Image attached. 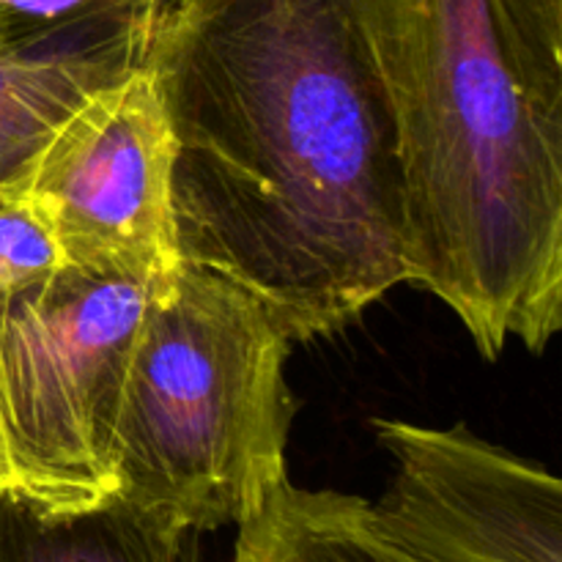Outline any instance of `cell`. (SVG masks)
<instances>
[{"label": "cell", "instance_id": "30bf717a", "mask_svg": "<svg viewBox=\"0 0 562 562\" xmlns=\"http://www.w3.org/2000/svg\"><path fill=\"white\" fill-rule=\"evenodd\" d=\"M64 267V252L44 220L22 203L0 201V296L31 289Z\"/></svg>", "mask_w": 562, "mask_h": 562}, {"label": "cell", "instance_id": "3957f363", "mask_svg": "<svg viewBox=\"0 0 562 562\" xmlns=\"http://www.w3.org/2000/svg\"><path fill=\"white\" fill-rule=\"evenodd\" d=\"M291 346L250 291L181 263L132 346L113 497L198 536L258 514L289 477Z\"/></svg>", "mask_w": 562, "mask_h": 562}, {"label": "cell", "instance_id": "277c9868", "mask_svg": "<svg viewBox=\"0 0 562 562\" xmlns=\"http://www.w3.org/2000/svg\"><path fill=\"white\" fill-rule=\"evenodd\" d=\"M173 280L66 263L0 296V494L49 516L113 499L132 346Z\"/></svg>", "mask_w": 562, "mask_h": 562}, {"label": "cell", "instance_id": "6da1fadb", "mask_svg": "<svg viewBox=\"0 0 562 562\" xmlns=\"http://www.w3.org/2000/svg\"><path fill=\"white\" fill-rule=\"evenodd\" d=\"M146 66L181 263L250 291L291 344L409 283L393 110L340 0H165Z\"/></svg>", "mask_w": 562, "mask_h": 562}, {"label": "cell", "instance_id": "52a82bcc", "mask_svg": "<svg viewBox=\"0 0 562 562\" xmlns=\"http://www.w3.org/2000/svg\"><path fill=\"white\" fill-rule=\"evenodd\" d=\"M157 14L0 31V190L91 93L146 64Z\"/></svg>", "mask_w": 562, "mask_h": 562}, {"label": "cell", "instance_id": "8992f818", "mask_svg": "<svg viewBox=\"0 0 562 562\" xmlns=\"http://www.w3.org/2000/svg\"><path fill=\"white\" fill-rule=\"evenodd\" d=\"M395 459L373 503L406 547L434 562H562V486L552 472L467 426L371 423Z\"/></svg>", "mask_w": 562, "mask_h": 562}, {"label": "cell", "instance_id": "5b68a950", "mask_svg": "<svg viewBox=\"0 0 562 562\" xmlns=\"http://www.w3.org/2000/svg\"><path fill=\"white\" fill-rule=\"evenodd\" d=\"M173 132L146 64L86 99L0 190L36 212L66 263L176 278Z\"/></svg>", "mask_w": 562, "mask_h": 562}, {"label": "cell", "instance_id": "8fae6325", "mask_svg": "<svg viewBox=\"0 0 562 562\" xmlns=\"http://www.w3.org/2000/svg\"><path fill=\"white\" fill-rule=\"evenodd\" d=\"M165 0H0V31H38L102 14H157Z\"/></svg>", "mask_w": 562, "mask_h": 562}, {"label": "cell", "instance_id": "9c48e42d", "mask_svg": "<svg viewBox=\"0 0 562 562\" xmlns=\"http://www.w3.org/2000/svg\"><path fill=\"white\" fill-rule=\"evenodd\" d=\"M0 562H201L198 532L113 497L49 516L0 494Z\"/></svg>", "mask_w": 562, "mask_h": 562}, {"label": "cell", "instance_id": "ba28073f", "mask_svg": "<svg viewBox=\"0 0 562 562\" xmlns=\"http://www.w3.org/2000/svg\"><path fill=\"white\" fill-rule=\"evenodd\" d=\"M236 530L231 562H434L393 536L368 499L289 477Z\"/></svg>", "mask_w": 562, "mask_h": 562}, {"label": "cell", "instance_id": "7a4b0ae2", "mask_svg": "<svg viewBox=\"0 0 562 562\" xmlns=\"http://www.w3.org/2000/svg\"><path fill=\"white\" fill-rule=\"evenodd\" d=\"M398 137L409 283L497 360L562 327V0H340Z\"/></svg>", "mask_w": 562, "mask_h": 562}]
</instances>
